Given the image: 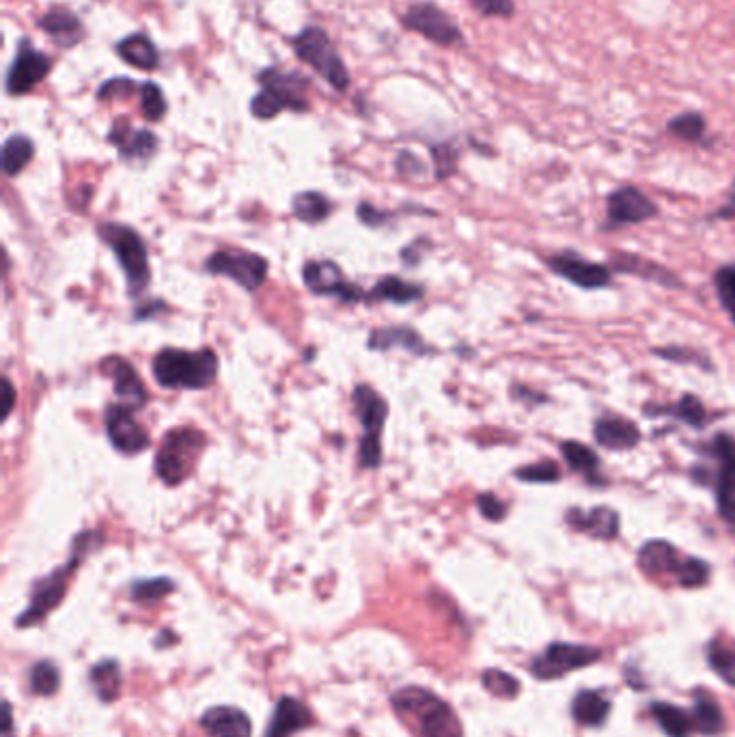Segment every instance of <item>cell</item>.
Segmentation results:
<instances>
[{"mask_svg":"<svg viewBox=\"0 0 735 737\" xmlns=\"http://www.w3.org/2000/svg\"><path fill=\"white\" fill-rule=\"evenodd\" d=\"M395 712L404 718L412 721L416 727V734L420 737H462L464 729L460 725L458 714L434 692L408 686L393 694L391 699Z\"/></svg>","mask_w":735,"mask_h":737,"instance_id":"cell-1","label":"cell"},{"mask_svg":"<svg viewBox=\"0 0 735 737\" xmlns=\"http://www.w3.org/2000/svg\"><path fill=\"white\" fill-rule=\"evenodd\" d=\"M218 376V356L212 349L186 352L166 347L154 358V378L164 389L203 391Z\"/></svg>","mask_w":735,"mask_h":737,"instance_id":"cell-2","label":"cell"},{"mask_svg":"<svg viewBox=\"0 0 735 737\" xmlns=\"http://www.w3.org/2000/svg\"><path fill=\"white\" fill-rule=\"evenodd\" d=\"M99 535L95 533H82L81 537H76L74 542V557L68 566H63L61 570L46 575L44 580H39L33 589V595H31V604L28 608L15 619V626L20 628H31L39 621H44L66 597V591H68V580L72 572L79 568L82 557L95 548L99 544Z\"/></svg>","mask_w":735,"mask_h":737,"instance_id":"cell-3","label":"cell"},{"mask_svg":"<svg viewBox=\"0 0 735 737\" xmlns=\"http://www.w3.org/2000/svg\"><path fill=\"white\" fill-rule=\"evenodd\" d=\"M205 447V436L192 427H179L166 433L156 457V475L166 486H179L192 475V468Z\"/></svg>","mask_w":735,"mask_h":737,"instance_id":"cell-4","label":"cell"},{"mask_svg":"<svg viewBox=\"0 0 735 737\" xmlns=\"http://www.w3.org/2000/svg\"><path fill=\"white\" fill-rule=\"evenodd\" d=\"M99 236L102 240L108 242L115 257L119 259V265L123 268L126 278H128L130 294L137 296L145 292L152 281V270H150V257H147V248H145L143 238L134 229L126 225H115V223L102 225Z\"/></svg>","mask_w":735,"mask_h":737,"instance_id":"cell-5","label":"cell"},{"mask_svg":"<svg viewBox=\"0 0 735 737\" xmlns=\"http://www.w3.org/2000/svg\"><path fill=\"white\" fill-rule=\"evenodd\" d=\"M294 52L303 63L311 66L328 84H332V88L341 93L347 91L352 82L349 72L339 52L334 50L324 28L307 26L300 35L294 37Z\"/></svg>","mask_w":735,"mask_h":737,"instance_id":"cell-6","label":"cell"},{"mask_svg":"<svg viewBox=\"0 0 735 737\" xmlns=\"http://www.w3.org/2000/svg\"><path fill=\"white\" fill-rule=\"evenodd\" d=\"M354 408H356L358 420L365 429L360 451H358L360 464H363V468L374 471L382 464L380 433H382V427H384V420H387V414H389V406L371 387L360 384L354 391Z\"/></svg>","mask_w":735,"mask_h":737,"instance_id":"cell-7","label":"cell"},{"mask_svg":"<svg viewBox=\"0 0 735 737\" xmlns=\"http://www.w3.org/2000/svg\"><path fill=\"white\" fill-rule=\"evenodd\" d=\"M402 22L406 28L423 35L436 46L453 48L464 44L462 28L453 22V17L447 11H442L434 2H414L402 17Z\"/></svg>","mask_w":735,"mask_h":737,"instance_id":"cell-8","label":"cell"},{"mask_svg":"<svg viewBox=\"0 0 735 737\" xmlns=\"http://www.w3.org/2000/svg\"><path fill=\"white\" fill-rule=\"evenodd\" d=\"M205 268L212 274L234 278L240 287H245L248 292L259 289L263 285V281L268 278V261L257 252L238 250V248H225V250L214 252L208 259Z\"/></svg>","mask_w":735,"mask_h":737,"instance_id":"cell-9","label":"cell"},{"mask_svg":"<svg viewBox=\"0 0 735 737\" xmlns=\"http://www.w3.org/2000/svg\"><path fill=\"white\" fill-rule=\"evenodd\" d=\"M710 453L716 460V500L719 513L735 531V438L727 433H719L712 444Z\"/></svg>","mask_w":735,"mask_h":737,"instance_id":"cell-10","label":"cell"},{"mask_svg":"<svg viewBox=\"0 0 735 737\" xmlns=\"http://www.w3.org/2000/svg\"><path fill=\"white\" fill-rule=\"evenodd\" d=\"M595 659H600V650L584 647V645H570V643H555L544 654L537 655L531 664V673L537 679H559L576 668L589 666Z\"/></svg>","mask_w":735,"mask_h":737,"instance_id":"cell-11","label":"cell"},{"mask_svg":"<svg viewBox=\"0 0 735 737\" xmlns=\"http://www.w3.org/2000/svg\"><path fill=\"white\" fill-rule=\"evenodd\" d=\"M50 70H52L50 57L35 50L26 39H22L15 59L7 72V93L24 95L33 91L39 82L48 79Z\"/></svg>","mask_w":735,"mask_h":737,"instance_id":"cell-12","label":"cell"},{"mask_svg":"<svg viewBox=\"0 0 735 737\" xmlns=\"http://www.w3.org/2000/svg\"><path fill=\"white\" fill-rule=\"evenodd\" d=\"M655 214H657V207L648 194H643L635 186H624L608 197V203H606L608 225L606 227L617 229L624 225H639V223L654 218Z\"/></svg>","mask_w":735,"mask_h":737,"instance_id":"cell-13","label":"cell"},{"mask_svg":"<svg viewBox=\"0 0 735 737\" xmlns=\"http://www.w3.org/2000/svg\"><path fill=\"white\" fill-rule=\"evenodd\" d=\"M134 409L121 404L106 409V431L112 447L126 455H137L150 447L147 431L134 420Z\"/></svg>","mask_w":735,"mask_h":737,"instance_id":"cell-14","label":"cell"},{"mask_svg":"<svg viewBox=\"0 0 735 737\" xmlns=\"http://www.w3.org/2000/svg\"><path fill=\"white\" fill-rule=\"evenodd\" d=\"M548 265L555 274L564 276L566 281H570L576 287L582 289H602L610 285V270L602 263H593L586 261L573 252H564V254H555L548 259Z\"/></svg>","mask_w":735,"mask_h":737,"instance_id":"cell-15","label":"cell"},{"mask_svg":"<svg viewBox=\"0 0 735 737\" xmlns=\"http://www.w3.org/2000/svg\"><path fill=\"white\" fill-rule=\"evenodd\" d=\"M307 287L318 296H336L343 302H356L360 300V289H356L347 278L343 276L341 268L332 261H311L303 270Z\"/></svg>","mask_w":735,"mask_h":737,"instance_id":"cell-16","label":"cell"},{"mask_svg":"<svg viewBox=\"0 0 735 737\" xmlns=\"http://www.w3.org/2000/svg\"><path fill=\"white\" fill-rule=\"evenodd\" d=\"M39 28L59 46V48H74L84 39V24L81 17L63 7H55L39 17Z\"/></svg>","mask_w":735,"mask_h":737,"instance_id":"cell-17","label":"cell"},{"mask_svg":"<svg viewBox=\"0 0 735 737\" xmlns=\"http://www.w3.org/2000/svg\"><path fill=\"white\" fill-rule=\"evenodd\" d=\"M259 82L263 84V88L272 91L287 110H296V112H305L309 110V99H307V82L300 79L298 74H287V72H278V70H263L259 74Z\"/></svg>","mask_w":735,"mask_h":737,"instance_id":"cell-18","label":"cell"},{"mask_svg":"<svg viewBox=\"0 0 735 737\" xmlns=\"http://www.w3.org/2000/svg\"><path fill=\"white\" fill-rule=\"evenodd\" d=\"M566 518H568V524L576 531L589 533L591 537H597L604 542L615 539L619 533V515L610 507H595L591 511H582L578 507H572Z\"/></svg>","mask_w":735,"mask_h":737,"instance_id":"cell-19","label":"cell"},{"mask_svg":"<svg viewBox=\"0 0 735 737\" xmlns=\"http://www.w3.org/2000/svg\"><path fill=\"white\" fill-rule=\"evenodd\" d=\"M595 442L608 451H628L641 442L639 427L621 416H604L593 427Z\"/></svg>","mask_w":735,"mask_h":737,"instance_id":"cell-20","label":"cell"},{"mask_svg":"<svg viewBox=\"0 0 735 737\" xmlns=\"http://www.w3.org/2000/svg\"><path fill=\"white\" fill-rule=\"evenodd\" d=\"M108 141L119 147V154L126 161H147L158 150V139L150 130L132 132L128 121H117L108 134Z\"/></svg>","mask_w":735,"mask_h":737,"instance_id":"cell-21","label":"cell"},{"mask_svg":"<svg viewBox=\"0 0 735 737\" xmlns=\"http://www.w3.org/2000/svg\"><path fill=\"white\" fill-rule=\"evenodd\" d=\"M313 725V714L292 697H283L276 708L274 716L270 721L265 737H292L303 729H309Z\"/></svg>","mask_w":735,"mask_h":737,"instance_id":"cell-22","label":"cell"},{"mask_svg":"<svg viewBox=\"0 0 735 737\" xmlns=\"http://www.w3.org/2000/svg\"><path fill=\"white\" fill-rule=\"evenodd\" d=\"M201 727L212 737H250L252 725L242 710L218 705L201 716Z\"/></svg>","mask_w":735,"mask_h":737,"instance_id":"cell-23","label":"cell"},{"mask_svg":"<svg viewBox=\"0 0 735 737\" xmlns=\"http://www.w3.org/2000/svg\"><path fill=\"white\" fill-rule=\"evenodd\" d=\"M106 369L115 380V393L121 400V406L130 409L143 408L147 393L143 389L141 378L134 373L132 365L121 358H112V360H106Z\"/></svg>","mask_w":735,"mask_h":737,"instance_id":"cell-24","label":"cell"},{"mask_svg":"<svg viewBox=\"0 0 735 737\" xmlns=\"http://www.w3.org/2000/svg\"><path fill=\"white\" fill-rule=\"evenodd\" d=\"M639 566H641L643 572L652 573V575L673 573L677 578V573L684 566V559L679 557L675 546H671L668 542H662V539H654V542H648L639 550Z\"/></svg>","mask_w":735,"mask_h":737,"instance_id":"cell-25","label":"cell"},{"mask_svg":"<svg viewBox=\"0 0 735 737\" xmlns=\"http://www.w3.org/2000/svg\"><path fill=\"white\" fill-rule=\"evenodd\" d=\"M117 55L132 68L143 70V72H154L161 66V55L152 39L143 33L128 35L117 44Z\"/></svg>","mask_w":735,"mask_h":737,"instance_id":"cell-26","label":"cell"},{"mask_svg":"<svg viewBox=\"0 0 735 737\" xmlns=\"http://www.w3.org/2000/svg\"><path fill=\"white\" fill-rule=\"evenodd\" d=\"M610 714V701L595 690H584L573 699V721L582 727H602Z\"/></svg>","mask_w":735,"mask_h":737,"instance_id":"cell-27","label":"cell"},{"mask_svg":"<svg viewBox=\"0 0 735 737\" xmlns=\"http://www.w3.org/2000/svg\"><path fill=\"white\" fill-rule=\"evenodd\" d=\"M613 265H615V270H619V272H632V274H637V276H643V278L655 281L657 285H664V287H673V289L684 287V283H681L673 272L660 268L657 263H652V261L632 257V254H617V257L613 259Z\"/></svg>","mask_w":735,"mask_h":737,"instance_id":"cell-28","label":"cell"},{"mask_svg":"<svg viewBox=\"0 0 735 737\" xmlns=\"http://www.w3.org/2000/svg\"><path fill=\"white\" fill-rule=\"evenodd\" d=\"M425 294L423 287L408 283L404 278L398 276H387L382 278L374 289H371V298L378 302H393V305H410L420 300Z\"/></svg>","mask_w":735,"mask_h":737,"instance_id":"cell-29","label":"cell"},{"mask_svg":"<svg viewBox=\"0 0 735 737\" xmlns=\"http://www.w3.org/2000/svg\"><path fill=\"white\" fill-rule=\"evenodd\" d=\"M692 723L695 729L703 736H716L723 732L725 718L714 699H710L706 692L695 694V708H692Z\"/></svg>","mask_w":735,"mask_h":737,"instance_id":"cell-30","label":"cell"},{"mask_svg":"<svg viewBox=\"0 0 735 737\" xmlns=\"http://www.w3.org/2000/svg\"><path fill=\"white\" fill-rule=\"evenodd\" d=\"M35 156V145L24 134H13L2 145V170L9 177L22 173Z\"/></svg>","mask_w":735,"mask_h":737,"instance_id":"cell-31","label":"cell"},{"mask_svg":"<svg viewBox=\"0 0 735 737\" xmlns=\"http://www.w3.org/2000/svg\"><path fill=\"white\" fill-rule=\"evenodd\" d=\"M91 683L97 697L106 703L115 701L121 692V668L115 659H104L91 668Z\"/></svg>","mask_w":735,"mask_h":737,"instance_id":"cell-32","label":"cell"},{"mask_svg":"<svg viewBox=\"0 0 735 737\" xmlns=\"http://www.w3.org/2000/svg\"><path fill=\"white\" fill-rule=\"evenodd\" d=\"M652 716H654L655 723L660 725V729L668 737H690L692 729H695L692 718L671 703H654Z\"/></svg>","mask_w":735,"mask_h":737,"instance_id":"cell-33","label":"cell"},{"mask_svg":"<svg viewBox=\"0 0 735 737\" xmlns=\"http://www.w3.org/2000/svg\"><path fill=\"white\" fill-rule=\"evenodd\" d=\"M369 345L374 349H391V347H406L410 352L423 354L425 352V343L420 341V336L410 330V328H382L376 330L369 338Z\"/></svg>","mask_w":735,"mask_h":737,"instance_id":"cell-34","label":"cell"},{"mask_svg":"<svg viewBox=\"0 0 735 737\" xmlns=\"http://www.w3.org/2000/svg\"><path fill=\"white\" fill-rule=\"evenodd\" d=\"M561 453H564V457L570 464L573 473L586 477L591 484L597 482V477H600V460L595 457V453L586 444L566 440L561 444Z\"/></svg>","mask_w":735,"mask_h":737,"instance_id":"cell-35","label":"cell"},{"mask_svg":"<svg viewBox=\"0 0 735 737\" xmlns=\"http://www.w3.org/2000/svg\"><path fill=\"white\" fill-rule=\"evenodd\" d=\"M292 207L298 221L311 225L322 223L330 214V201L320 192H300L298 197H294Z\"/></svg>","mask_w":735,"mask_h":737,"instance_id":"cell-36","label":"cell"},{"mask_svg":"<svg viewBox=\"0 0 735 737\" xmlns=\"http://www.w3.org/2000/svg\"><path fill=\"white\" fill-rule=\"evenodd\" d=\"M666 130L686 141V143H701L706 139V132H708V123H706V117L701 112H684V115H677L668 121Z\"/></svg>","mask_w":735,"mask_h":737,"instance_id":"cell-37","label":"cell"},{"mask_svg":"<svg viewBox=\"0 0 735 737\" xmlns=\"http://www.w3.org/2000/svg\"><path fill=\"white\" fill-rule=\"evenodd\" d=\"M28 683H31L33 694H37V697H50L61 686V673H59L57 664H52L48 659H42V662H37L33 666Z\"/></svg>","mask_w":735,"mask_h":737,"instance_id":"cell-38","label":"cell"},{"mask_svg":"<svg viewBox=\"0 0 735 737\" xmlns=\"http://www.w3.org/2000/svg\"><path fill=\"white\" fill-rule=\"evenodd\" d=\"M650 414H673L675 418L692 425V427H703L708 423V412L703 408L701 400H697L695 395H684L673 408H645Z\"/></svg>","mask_w":735,"mask_h":737,"instance_id":"cell-39","label":"cell"},{"mask_svg":"<svg viewBox=\"0 0 735 737\" xmlns=\"http://www.w3.org/2000/svg\"><path fill=\"white\" fill-rule=\"evenodd\" d=\"M175 584L168 578H152V580H141L132 584V599L141 604H154L166 597Z\"/></svg>","mask_w":735,"mask_h":737,"instance_id":"cell-40","label":"cell"},{"mask_svg":"<svg viewBox=\"0 0 735 737\" xmlns=\"http://www.w3.org/2000/svg\"><path fill=\"white\" fill-rule=\"evenodd\" d=\"M141 110L147 121H161L168 106L164 97L163 88L156 82H143L141 86Z\"/></svg>","mask_w":735,"mask_h":737,"instance_id":"cell-41","label":"cell"},{"mask_svg":"<svg viewBox=\"0 0 735 737\" xmlns=\"http://www.w3.org/2000/svg\"><path fill=\"white\" fill-rule=\"evenodd\" d=\"M482 681L488 688V692H491L498 699H513L520 692V681L513 675L502 673L498 668L486 670L482 675Z\"/></svg>","mask_w":735,"mask_h":737,"instance_id":"cell-42","label":"cell"},{"mask_svg":"<svg viewBox=\"0 0 735 737\" xmlns=\"http://www.w3.org/2000/svg\"><path fill=\"white\" fill-rule=\"evenodd\" d=\"M714 287H716V294H719V300H721L723 309L727 311V316L732 318V322L735 324V263L723 265L716 272Z\"/></svg>","mask_w":735,"mask_h":737,"instance_id":"cell-43","label":"cell"},{"mask_svg":"<svg viewBox=\"0 0 735 737\" xmlns=\"http://www.w3.org/2000/svg\"><path fill=\"white\" fill-rule=\"evenodd\" d=\"M515 477L520 482H529V484H555V482L561 479V471L555 462L542 460V462L529 464L524 468H518Z\"/></svg>","mask_w":735,"mask_h":737,"instance_id":"cell-44","label":"cell"},{"mask_svg":"<svg viewBox=\"0 0 735 737\" xmlns=\"http://www.w3.org/2000/svg\"><path fill=\"white\" fill-rule=\"evenodd\" d=\"M708 659L712 668L735 688V647H727L723 643H712Z\"/></svg>","mask_w":735,"mask_h":737,"instance_id":"cell-45","label":"cell"},{"mask_svg":"<svg viewBox=\"0 0 735 737\" xmlns=\"http://www.w3.org/2000/svg\"><path fill=\"white\" fill-rule=\"evenodd\" d=\"M283 110H287L285 104H283L272 91H268V88L259 91V93L252 97V102H250V112H252V117H254V119H261V121H270V119H274L276 115H281Z\"/></svg>","mask_w":735,"mask_h":737,"instance_id":"cell-46","label":"cell"},{"mask_svg":"<svg viewBox=\"0 0 735 737\" xmlns=\"http://www.w3.org/2000/svg\"><path fill=\"white\" fill-rule=\"evenodd\" d=\"M708 580H710V566L706 561L695 559V557L684 559V566H681V570L677 573V582L681 586L697 589V586H703Z\"/></svg>","mask_w":735,"mask_h":737,"instance_id":"cell-47","label":"cell"},{"mask_svg":"<svg viewBox=\"0 0 735 737\" xmlns=\"http://www.w3.org/2000/svg\"><path fill=\"white\" fill-rule=\"evenodd\" d=\"M654 354L671 362H697V365H703L706 369H712V362L708 358L686 347H662V349H655Z\"/></svg>","mask_w":735,"mask_h":737,"instance_id":"cell-48","label":"cell"},{"mask_svg":"<svg viewBox=\"0 0 735 737\" xmlns=\"http://www.w3.org/2000/svg\"><path fill=\"white\" fill-rule=\"evenodd\" d=\"M473 7L484 15V17H511L515 13L513 0H471Z\"/></svg>","mask_w":735,"mask_h":737,"instance_id":"cell-49","label":"cell"},{"mask_svg":"<svg viewBox=\"0 0 735 737\" xmlns=\"http://www.w3.org/2000/svg\"><path fill=\"white\" fill-rule=\"evenodd\" d=\"M477 507H479L482 515L486 520H490V522H500L507 515V504L498 496H494V494H479Z\"/></svg>","mask_w":735,"mask_h":737,"instance_id":"cell-50","label":"cell"},{"mask_svg":"<svg viewBox=\"0 0 735 737\" xmlns=\"http://www.w3.org/2000/svg\"><path fill=\"white\" fill-rule=\"evenodd\" d=\"M134 88H137V86H134V82L130 81V79H112V81L104 82V84L99 86L97 99L108 102V99H112V97H126V95H130Z\"/></svg>","mask_w":735,"mask_h":737,"instance_id":"cell-51","label":"cell"},{"mask_svg":"<svg viewBox=\"0 0 735 737\" xmlns=\"http://www.w3.org/2000/svg\"><path fill=\"white\" fill-rule=\"evenodd\" d=\"M434 158H436V175H438L440 179L449 177V175L455 170L458 154H455L449 145L436 147V150H434Z\"/></svg>","mask_w":735,"mask_h":737,"instance_id":"cell-52","label":"cell"},{"mask_svg":"<svg viewBox=\"0 0 735 737\" xmlns=\"http://www.w3.org/2000/svg\"><path fill=\"white\" fill-rule=\"evenodd\" d=\"M2 393H4V412H2V418H7L13 409V402H15V391L11 387V382L4 378L2 380Z\"/></svg>","mask_w":735,"mask_h":737,"instance_id":"cell-53","label":"cell"},{"mask_svg":"<svg viewBox=\"0 0 735 737\" xmlns=\"http://www.w3.org/2000/svg\"><path fill=\"white\" fill-rule=\"evenodd\" d=\"M735 216V186H734V192H732V201L727 203V207H723L719 214H716V218H734Z\"/></svg>","mask_w":735,"mask_h":737,"instance_id":"cell-54","label":"cell"},{"mask_svg":"<svg viewBox=\"0 0 735 737\" xmlns=\"http://www.w3.org/2000/svg\"><path fill=\"white\" fill-rule=\"evenodd\" d=\"M4 736H9V732H11V708H9V703H4Z\"/></svg>","mask_w":735,"mask_h":737,"instance_id":"cell-55","label":"cell"}]
</instances>
